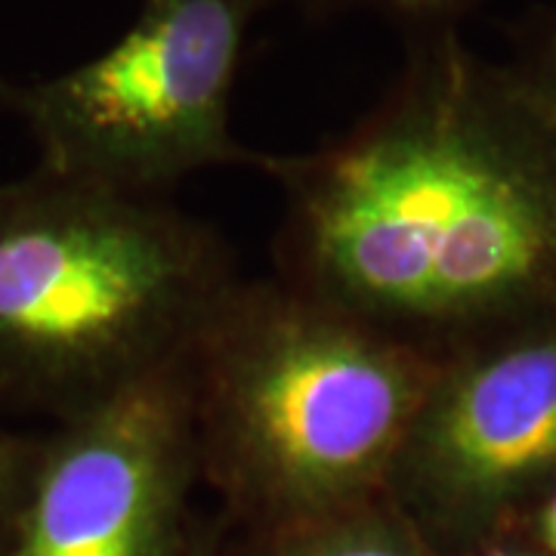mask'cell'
Masks as SVG:
<instances>
[{
  "label": "cell",
  "instance_id": "obj_1",
  "mask_svg": "<svg viewBox=\"0 0 556 556\" xmlns=\"http://www.w3.org/2000/svg\"><path fill=\"white\" fill-rule=\"evenodd\" d=\"M281 189L278 278L445 356L556 316V102L455 28L417 35L368 115Z\"/></svg>",
  "mask_w": 556,
  "mask_h": 556
},
{
  "label": "cell",
  "instance_id": "obj_2",
  "mask_svg": "<svg viewBox=\"0 0 556 556\" xmlns=\"http://www.w3.org/2000/svg\"><path fill=\"white\" fill-rule=\"evenodd\" d=\"M239 281L167 195L40 167L0 182V399L65 420L179 368Z\"/></svg>",
  "mask_w": 556,
  "mask_h": 556
},
{
  "label": "cell",
  "instance_id": "obj_3",
  "mask_svg": "<svg viewBox=\"0 0 556 556\" xmlns=\"http://www.w3.org/2000/svg\"><path fill=\"white\" fill-rule=\"evenodd\" d=\"M439 358L285 278H241L186 362L201 473L278 522L383 495Z\"/></svg>",
  "mask_w": 556,
  "mask_h": 556
},
{
  "label": "cell",
  "instance_id": "obj_4",
  "mask_svg": "<svg viewBox=\"0 0 556 556\" xmlns=\"http://www.w3.org/2000/svg\"><path fill=\"white\" fill-rule=\"evenodd\" d=\"M134 20L93 60L7 87L40 170L134 195H167L207 167H263L232 137V93L251 22L269 0H134Z\"/></svg>",
  "mask_w": 556,
  "mask_h": 556
},
{
  "label": "cell",
  "instance_id": "obj_5",
  "mask_svg": "<svg viewBox=\"0 0 556 556\" xmlns=\"http://www.w3.org/2000/svg\"><path fill=\"white\" fill-rule=\"evenodd\" d=\"M556 479V316L439 358L383 495L427 529L492 541Z\"/></svg>",
  "mask_w": 556,
  "mask_h": 556
},
{
  "label": "cell",
  "instance_id": "obj_6",
  "mask_svg": "<svg viewBox=\"0 0 556 556\" xmlns=\"http://www.w3.org/2000/svg\"><path fill=\"white\" fill-rule=\"evenodd\" d=\"M199 473L179 365L60 420L40 442L7 556H170Z\"/></svg>",
  "mask_w": 556,
  "mask_h": 556
},
{
  "label": "cell",
  "instance_id": "obj_7",
  "mask_svg": "<svg viewBox=\"0 0 556 556\" xmlns=\"http://www.w3.org/2000/svg\"><path fill=\"white\" fill-rule=\"evenodd\" d=\"M266 556H430L387 495L281 522Z\"/></svg>",
  "mask_w": 556,
  "mask_h": 556
},
{
  "label": "cell",
  "instance_id": "obj_8",
  "mask_svg": "<svg viewBox=\"0 0 556 556\" xmlns=\"http://www.w3.org/2000/svg\"><path fill=\"white\" fill-rule=\"evenodd\" d=\"M306 3L316 10H325V7H371V10H380L402 25L415 28L417 35H430V31L455 28V22L482 0H306Z\"/></svg>",
  "mask_w": 556,
  "mask_h": 556
},
{
  "label": "cell",
  "instance_id": "obj_9",
  "mask_svg": "<svg viewBox=\"0 0 556 556\" xmlns=\"http://www.w3.org/2000/svg\"><path fill=\"white\" fill-rule=\"evenodd\" d=\"M514 65L547 100L556 102V7L538 10L519 28V53Z\"/></svg>",
  "mask_w": 556,
  "mask_h": 556
},
{
  "label": "cell",
  "instance_id": "obj_10",
  "mask_svg": "<svg viewBox=\"0 0 556 556\" xmlns=\"http://www.w3.org/2000/svg\"><path fill=\"white\" fill-rule=\"evenodd\" d=\"M40 442L16 437L7 427H0V517L7 510H22V501L28 495L35 460Z\"/></svg>",
  "mask_w": 556,
  "mask_h": 556
},
{
  "label": "cell",
  "instance_id": "obj_11",
  "mask_svg": "<svg viewBox=\"0 0 556 556\" xmlns=\"http://www.w3.org/2000/svg\"><path fill=\"white\" fill-rule=\"evenodd\" d=\"M526 522L532 532V547L541 556H556V479L538 495L526 510Z\"/></svg>",
  "mask_w": 556,
  "mask_h": 556
},
{
  "label": "cell",
  "instance_id": "obj_12",
  "mask_svg": "<svg viewBox=\"0 0 556 556\" xmlns=\"http://www.w3.org/2000/svg\"><path fill=\"white\" fill-rule=\"evenodd\" d=\"M477 556H541L535 547H526V544H517V541H501V538H492L485 544H479Z\"/></svg>",
  "mask_w": 556,
  "mask_h": 556
}]
</instances>
